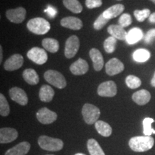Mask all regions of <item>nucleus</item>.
<instances>
[{"label":"nucleus","mask_w":155,"mask_h":155,"mask_svg":"<svg viewBox=\"0 0 155 155\" xmlns=\"http://www.w3.org/2000/svg\"><path fill=\"white\" fill-rule=\"evenodd\" d=\"M154 139L151 136H138L131 138L129 141L130 148L136 152H144L152 148Z\"/></svg>","instance_id":"1"},{"label":"nucleus","mask_w":155,"mask_h":155,"mask_svg":"<svg viewBox=\"0 0 155 155\" xmlns=\"http://www.w3.org/2000/svg\"><path fill=\"white\" fill-rule=\"evenodd\" d=\"M27 27L29 31L36 35H45L50 30V24L42 17H35L28 21Z\"/></svg>","instance_id":"2"},{"label":"nucleus","mask_w":155,"mask_h":155,"mask_svg":"<svg viewBox=\"0 0 155 155\" xmlns=\"http://www.w3.org/2000/svg\"><path fill=\"white\" fill-rule=\"evenodd\" d=\"M38 144L42 150L51 152L60 151L63 147V141L61 139L52 138L45 135L39 137Z\"/></svg>","instance_id":"3"},{"label":"nucleus","mask_w":155,"mask_h":155,"mask_svg":"<svg viewBox=\"0 0 155 155\" xmlns=\"http://www.w3.org/2000/svg\"><path fill=\"white\" fill-rule=\"evenodd\" d=\"M44 78L48 83L58 88H64L67 85L65 77L57 71H54V70L47 71L45 73Z\"/></svg>","instance_id":"4"},{"label":"nucleus","mask_w":155,"mask_h":155,"mask_svg":"<svg viewBox=\"0 0 155 155\" xmlns=\"http://www.w3.org/2000/svg\"><path fill=\"white\" fill-rule=\"evenodd\" d=\"M101 114L99 108L90 104H86L83 106L82 115L83 119L88 124H94L98 121Z\"/></svg>","instance_id":"5"},{"label":"nucleus","mask_w":155,"mask_h":155,"mask_svg":"<svg viewBox=\"0 0 155 155\" xmlns=\"http://www.w3.org/2000/svg\"><path fill=\"white\" fill-rule=\"evenodd\" d=\"M27 56L30 61L38 65H43L48 61V54L45 50L40 48H32L28 52Z\"/></svg>","instance_id":"6"},{"label":"nucleus","mask_w":155,"mask_h":155,"mask_svg":"<svg viewBox=\"0 0 155 155\" xmlns=\"http://www.w3.org/2000/svg\"><path fill=\"white\" fill-rule=\"evenodd\" d=\"M80 48L79 38L76 35L69 37L65 42V56L67 58H72L76 55Z\"/></svg>","instance_id":"7"},{"label":"nucleus","mask_w":155,"mask_h":155,"mask_svg":"<svg viewBox=\"0 0 155 155\" xmlns=\"http://www.w3.org/2000/svg\"><path fill=\"white\" fill-rule=\"evenodd\" d=\"M98 94L102 97H114L117 94V87L115 82L112 81L101 83L97 90Z\"/></svg>","instance_id":"8"},{"label":"nucleus","mask_w":155,"mask_h":155,"mask_svg":"<svg viewBox=\"0 0 155 155\" xmlns=\"http://www.w3.org/2000/svg\"><path fill=\"white\" fill-rule=\"evenodd\" d=\"M26 9L23 7H17L16 9H8L6 12V17L13 23H22L26 17Z\"/></svg>","instance_id":"9"},{"label":"nucleus","mask_w":155,"mask_h":155,"mask_svg":"<svg viewBox=\"0 0 155 155\" xmlns=\"http://www.w3.org/2000/svg\"><path fill=\"white\" fill-rule=\"evenodd\" d=\"M36 116L38 121L43 124H50L53 123L58 117L57 114L45 107L40 108L37 112Z\"/></svg>","instance_id":"10"},{"label":"nucleus","mask_w":155,"mask_h":155,"mask_svg":"<svg viewBox=\"0 0 155 155\" xmlns=\"http://www.w3.org/2000/svg\"><path fill=\"white\" fill-rule=\"evenodd\" d=\"M106 72L108 75H117L124 70V65L121 61L117 58H112L106 64Z\"/></svg>","instance_id":"11"},{"label":"nucleus","mask_w":155,"mask_h":155,"mask_svg":"<svg viewBox=\"0 0 155 155\" xmlns=\"http://www.w3.org/2000/svg\"><path fill=\"white\" fill-rule=\"evenodd\" d=\"M24 63V58L20 54H15L9 58L4 64V68L7 71H14L20 68Z\"/></svg>","instance_id":"12"},{"label":"nucleus","mask_w":155,"mask_h":155,"mask_svg":"<svg viewBox=\"0 0 155 155\" xmlns=\"http://www.w3.org/2000/svg\"><path fill=\"white\" fill-rule=\"evenodd\" d=\"M11 99L22 106H25L28 103V98L26 93L22 88L18 87L12 88L9 91Z\"/></svg>","instance_id":"13"},{"label":"nucleus","mask_w":155,"mask_h":155,"mask_svg":"<svg viewBox=\"0 0 155 155\" xmlns=\"http://www.w3.org/2000/svg\"><path fill=\"white\" fill-rule=\"evenodd\" d=\"M18 137V132L12 128H2L0 129V143L7 144L15 141Z\"/></svg>","instance_id":"14"},{"label":"nucleus","mask_w":155,"mask_h":155,"mask_svg":"<svg viewBox=\"0 0 155 155\" xmlns=\"http://www.w3.org/2000/svg\"><path fill=\"white\" fill-rule=\"evenodd\" d=\"M88 63L82 58H79L71 65L70 71L73 75H81L86 74L88 72Z\"/></svg>","instance_id":"15"},{"label":"nucleus","mask_w":155,"mask_h":155,"mask_svg":"<svg viewBox=\"0 0 155 155\" xmlns=\"http://www.w3.org/2000/svg\"><path fill=\"white\" fill-rule=\"evenodd\" d=\"M61 25L63 28L73 30H79L82 28L83 22L80 19L75 17H64L61 19Z\"/></svg>","instance_id":"16"},{"label":"nucleus","mask_w":155,"mask_h":155,"mask_svg":"<svg viewBox=\"0 0 155 155\" xmlns=\"http://www.w3.org/2000/svg\"><path fill=\"white\" fill-rule=\"evenodd\" d=\"M89 55H90L91 59L93 62L95 71H101L104 64V58H103L101 53L96 48H92L89 52Z\"/></svg>","instance_id":"17"},{"label":"nucleus","mask_w":155,"mask_h":155,"mask_svg":"<svg viewBox=\"0 0 155 155\" xmlns=\"http://www.w3.org/2000/svg\"><path fill=\"white\" fill-rule=\"evenodd\" d=\"M30 150V144L28 141H22L16 146L9 149L5 155H25Z\"/></svg>","instance_id":"18"},{"label":"nucleus","mask_w":155,"mask_h":155,"mask_svg":"<svg viewBox=\"0 0 155 155\" xmlns=\"http://www.w3.org/2000/svg\"><path fill=\"white\" fill-rule=\"evenodd\" d=\"M132 99L138 105L144 106L150 102L151 94L148 91L145 90V89H141L133 94Z\"/></svg>","instance_id":"19"},{"label":"nucleus","mask_w":155,"mask_h":155,"mask_svg":"<svg viewBox=\"0 0 155 155\" xmlns=\"http://www.w3.org/2000/svg\"><path fill=\"white\" fill-rule=\"evenodd\" d=\"M107 30L108 33L112 37L115 38L116 40H124L127 39L128 32H127V31L124 29V28H122L119 25H110Z\"/></svg>","instance_id":"20"},{"label":"nucleus","mask_w":155,"mask_h":155,"mask_svg":"<svg viewBox=\"0 0 155 155\" xmlns=\"http://www.w3.org/2000/svg\"><path fill=\"white\" fill-rule=\"evenodd\" d=\"M125 7L121 4H118V5H113L112 7H109L107 9H106L104 12L102 13L104 17L108 19H111L115 17H118L123 12L124 10Z\"/></svg>","instance_id":"21"},{"label":"nucleus","mask_w":155,"mask_h":155,"mask_svg":"<svg viewBox=\"0 0 155 155\" xmlns=\"http://www.w3.org/2000/svg\"><path fill=\"white\" fill-rule=\"evenodd\" d=\"M143 38V32L140 28H134L129 31L127 33V43L129 45H134L139 41H140Z\"/></svg>","instance_id":"22"},{"label":"nucleus","mask_w":155,"mask_h":155,"mask_svg":"<svg viewBox=\"0 0 155 155\" xmlns=\"http://www.w3.org/2000/svg\"><path fill=\"white\" fill-rule=\"evenodd\" d=\"M55 91L53 88L48 85H44L40 89L39 97L40 99L43 102H50L53 100Z\"/></svg>","instance_id":"23"},{"label":"nucleus","mask_w":155,"mask_h":155,"mask_svg":"<svg viewBox=\"0 0 155 155\" xmlns=\"http://www.w3.org/2000/svg\"><path fill=\"white\" fill-rule=\"evenodd\" d=\"M22 77L28 84L36 85L39 83V75L34 69L28 68L25 70L22 73Z\"/></svg>","instance_id":"24"},{"label":"nucleus","mask_w":155,"mask_h":155,"mask_svg":"<svg viewBox=\"0 0 155 155\" xmlns=\"http://www.w3.org/2000/svg\"><path fill=\"white\" fill-rule=\"evenodd\" d=\"M95 127H96L98 134H100L103 137H108L111 136L112 133V129L111 126L105 121H97L96 124H95Z\"/></svg>","instance_id":"25"},{"label":"nucleus","mask_w":155,"mask_h":155,"mask_svg":"<svg viewBox=\"0 0 155 155\" xmlns=\"http://www.w3.org/2000/svg\"><path fill=\"white\" fill-rule=\"evenodd\" d=\"M42 45L43 48L50 53H55L59 50V42L53 38H45L42 40Z\"/></svg>","instance_id":"26"},{"label":"nucleus","mask_w":155,"mask_h":155,"mask_svg":"<svg viewBox=\"0 0 155 155\" xmlns=\"http://www.w3.org/2000/svg\"><path fill=\"white\" fill-rule=\"evenodd\" d=\"M63 5L65 7L75 14H79L83 10V7L78 0H63Z\"/></svg>","instance_id":"27"},{"label":"nucleus","mask_w":155,"mask_h":155,"mask_svg":"<svg viewBox=\"0 0 155 155\" xmlns=\"http://www.w3.org/2000/svg\"><path fill=\"white\" fill-rule=\"evenodd\" d=\"M87 147L91 155H105V153L96 139H89L87 143Z\"/></svg>","instance_id":"28"},{"label":"nucleus","mask_w":155,"mask_h":155,"mask_svg":"<svg viewBox=\"0 0 155 155\" xmlns=\"http://www.w3.org/2000/svg\"><path fill=\"white\" fill-rule=\"evenodd\" d=\"M150 51L146 49H138L133 53L134 60L138 63H144L150 59Z\"/></svg>","instance_id":"29"},{"label":"nucleus","mask_w":155,"mask_h":155,"mask_svg":"<svg viewBox=\"0 0 155 155\" xmlns=\"http://www.w3.org/2000/svg\"><path fill=\"white\" fill-rule=\"evenodd\" d=\"M117 40L114 37H108L104 42V48L107 53H113L115 51Z\"/></svg>","instance_id":"30"},{"label":"nucleus","mask_w":155,"mask_h":155,"mask_svg":"<svg viewBox=\"0 0 155 155\" xmlns=\"http://www.w3.org/2000/svg\"><path fill=\"white\" fill-rule=\"evenodd\" d=\"M154 122V120L152 118H145L143 120V128H144V130H143V133H144V136H151L152 134H155V130L154 129H152V124Z\"/></svg>","instance_id":"31"},{"label":"nucleus","mask_w":155,"mask_h":155,"mask_svg":"<svg viewBox=\"0 0 155 155\" xmlns=\"http://www.w3.org/2000/svg\"><path fill=\"white\" fill-rule=\"evenodd\" d=\"M127 86L131 89H136L139 88L141 85V81L138 77L133 75H129L126 78L125 80Z\"/></svg>","instance_id":"32"},{"label":"nucleus","mask_w":155,"mask_h":155,"mask_svg":"<svg viewBox=\"0 0 155 155\" xmlns=\"http://www.w3.org/2000/svg\"><path fill=\"white\" fill-rule=\"evenodd\" d=\"M9 106L6 99L5 96L2 94H0V114L2 116H7L9 115Z\"/></svg>","instance_id":"33"},{"label":"nucleus","mask_w":155,"mask_h":155,"mask_svg":"<svg viewBox=\"0 0 155 155\" xmlns=\"http://www.w3.org/2000/svg\"><path fill=\"white\" fill-rule=\"evenodd\" d=\"M134 15L135 18L137 19V21L142 22H144L145 19L150 17L151 12L149 9H144L142 10L137 9V10L134 12Z\"/></svg>","instance_id":"34"},{"label":"nucleus","mask_w":155,"mask_h":155,"mask_svg":"<svg viewBox=\"0 0 155 155\" xmlns=\"http://www.w3.org/2000/svg\"><path fill=\"white\" fill-rule=\"evenodd\" d=\"M108 21H109V19L105 18L103 14L100 15L94 23V28L95 30H101V29L104 28V27L108 22Z\"/></svg>","instance_id":"35"},{"label":"nucleus","mask_w":155,"mask_h":155,"mask_svg":"<svg viewBox=\"0 0 155 155\" xmlns=\"http://www.w3.org/2000/svg\"><path fill=\"white\" fill-rule=\"evenodd\" d=\"M131 22H132V19L131 15L127 13L121 15L119 19V25L122 28H127L131 24Z\"/></svg>","instance_id":"36"},{"label":"nucleus","mask_w":155,"mask_h":155,"mask_svg":"<svg viewBox=\"0 0 155 155\" xmlns=\"http://www.w3.org/2000/svg\"><path fill=\"white\" fill-rule=\"evenodd\" d=\"M102 5V0H86V6L88 9H95Z\"/></svg>","instance_id":"37"},{"label":"nucleus","mask_w":155,"mask_h":155,"mask_svg":"<svg viewBox=\"0 0 155 155\" xmlns=\"http://www.w3.org/2000/svg\"><path fill=\"white\" fill-rule=\"evenodd\" d=\"M155 39V28L151 29L147 32L146 35L144 37V41L147 44H150L151 42L154 41Z\"/></svg>","instance_id":"38"},{"label":"nucleus","mask_w":155,"mask_h":155,"mask_svg":"<svg viewBox=\"0 0 155 155\" xmlns=\"http://www.w3.org/2000/svg\"><path fill=\"white\" fill-rule=\"evenodd\" d=\"M149 21L152 23H155V12L150 15V17H149Z\"/></svg>","instance_id":"39"},{"label":"nucleus","mask_w":155,"mask_h":155,"mask_svg":"<svg viewBox=\"0 0 155 155\" xmlns=\"http://www.w3.org/2000/svg\"><path fill=\"white\" fill-rule=\"evenodd\" d=\"M151 85L155 88V72H154V75H153L152 80H151Z\"/></svg>","instance_id":"40"},{"label":"nucleus","mask_w":155,"mask_h":155,"mask_svg":"<svg viewBox=\"0 0 155 155\" xmlns=\"http://www.w3.org/2000/svg\"><path fill=\"white\" fill-rule=\"evenodd\" d=\"M2 58H3L2 47V46H0V63H2Z\"/></svg>","instance_id":"41"},{"label":"nucleus","mask_w":155,"mask_h":155,"mask_svg":"<svg viewBox=\"0 0 155 155\" xmlns=\"http://www.w3.org/2000/svg\"><path fill=\"white\" fill-rule=\"evenodd\" d=\"M75 155H86V154H82V153H77V154H75Z\"/></svg>","instance_id":"42"},{"label":"nucleus","mask_w":155,"mask_h":155,"mask_svg":"<svg viewBox=\"0 0 155 155\" xmlns=\"http://www.w3.org/2000/svg\"><path fill=\"white\" fill-rule=\"evenodd\" d=\"M150 1L154 3V4H155V0H150Z\"/></svg>","instance_id":"43"},{"label":"nucleus","mask_w":155,"mask_h":155,"mask_svg":"<svg viewBox=\"0 0 155 155\" xmlns=\"http://www.w3.org/2000/svg\"><path fill=\"white\" fill-rule=\"evenodd\" d=\"M47 155H53V154H47Z\"/></svg>","instance_id":"44"},{"label":"nucleus","mask_w":155,"mask_h":155,"mask_svg":"<svg viewBox=\"0 0 155 155\" xmlns=\"http://www.w3.org/2000/svg\"><path fill=\"white\" fill-rule=\"evenodd\" d=\"M118 1H121V0H118Z\"/></svg>","instance_id":"45"}]
</instances>
